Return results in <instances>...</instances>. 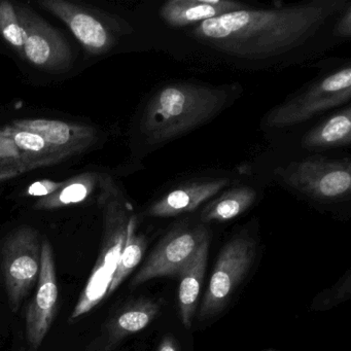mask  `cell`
<instances>
[{
	"label": "cell",
	"mask_w": 351,
	"mask_h": 351,
	"mask_svg": "<svg viewBox=\"0 0 351 351\" xmlns=\"http://www.w3.org/2000/svg\"><path fill=\"white\" fill-rule=\"evenodd\" d=\"M348 5L345 0H313L275 9L244 8L202 22L191 34L232 58L269 60L302 48Z\"/></svg>",
	"instance_id": "obj_1"
},
{
	"label": "cell",
	"mask_w": 351,
	"mask_h": 351,
	"mask_svg": "<svg viewBox=\"0 0 351 351\" xmlns=\"http://www.w3.org/2000/svg\"><path fill=\"white\" fill-rule=\"evenodd\" d=\"M228 178H199L186 180L164 192L149 206V215L172 217L193 213L207 204L231 184Z\"/></svg>",
	"instance_id": "obj_9"
},
{
	"label": "cell",
	"mask_w": 351,
	"mask_h": 351,
	"mask_svg": "<svg viewBox=\"0 0 351 351\" xmlns=\"http://www.w3.org/2000/svg\"><path fill=\"white\" fill-rule=\"evenodd\" d=\"M160 306L152 300L129 304L112 318L106 326V349L116 346L131 335L145 330L159 315Z\"/></svg>",
	"instance_id": "obj_12"
},
{
	"label": "cell",
	"mask_w": 351,
	"mask_h": 351,
	"mask_svg": "<svg viewBox=\"0 0 351 351\" xmlns=\"http://www.w3.org/2000/svg\"><path fill=\"white\" fill-rule=\"evenodd\" d=\"M75 36L90 48L100 49L108 42V34L104 26L94 18L79 14L71 24Z\"/></svg>",
	"instance_id": "obj_17"
},
{
	"label": "cell",
	"mask_w": 351,
	"mask_h": 351,
	"mask_svg": "<svg viewBox=\"0 0 351 351\" xmlns=\"http://www.w3.org/2000/svg\"><path fill=\"white\" fill-rule=\"evenodd\" d=\"M256 199L258 193L252 186H239L226 189L205 204L201 211V221L204 223L231 221L248 210Z\"/></svg>",
	"instance_id": "obj_14"
},
{
	"label": "cell",
	"mask_w": 351,
	"mask_h": 351,
	"mask_svg": "<svg viewBox=\"0 0 351 351\" xmlns=\"http://www.w3.org/2000/svg\"><path fill=\"white\" fill-rule=\"evenodd\" d=\"M244 8L243 3L232 0H170L162 5L160 17L171 27L182 28Z\"/></svg>",
	"instance_id": "obj_10"
},
{
	"label": "cell",
	"mask_w": 351,
	"mask_h": 351,
	"mask_svg": "<svg viewBox=\"0 0 351 351\" xmlns=\"http://www.w3.org/2000/svg\"><path fill=\"white\" fill-rule=\"evenodd\" d=\"M15 141L18 147L32 152L40 151V149H44L45 145H46L44 139H43L40 135L36 134V133H18V134L16 135Z\"/></svg>",
	"instance_id": "obj_21"
},
{
	"label": "cell",
	"mask_w": 351,
	"mask_h": 351,
	"mask_svg": "<svg viewBox=\"0 0 351 351\" xmlns=\"http://www.w3.org/2000/svg\"><path fill=\"white\" fill-rule=\"evenodd\" d=\"M112 278V275L108 274L104 269L94 267L89 280L71 313V322H75L91 311L104 298L108 297Z\"/></svg>",
	"instance_id": "obj_16"
},
{
	"label": "cell",
	"mask_w": 351,
	"mask_h": 351,
	"mask_svg": "<svg viewBox=\"0 0 351 351\" xmlns=\"http://www.w3.org/2000/svg\"><path fill=\"white\" fill-rule=\"evenodd\" d=\"M350 272H347L344 278L336 283L326 291H322L314 299L311 308L313 310H328L350 297Z\"/></svg>",
	"instance_id": "obj_18"
},
{
	"label": "cell",
	"mask_w": 351,
	"mask_h": 351,
	"mask_svg": "<svg viewBox=\"0 0 351 351\" xmlns=\"http://www.w3.org/2000/svg\"><path fill=\"white\" fill-rule=\"evenodd\" d=\"M351 141V108L336 112L308 131L302 139L304 147L311 151L348 147Z\"/></svg>",
	"instance_id": "obj_13"
},
{
	"label": "cell",
	"mask_w": 351,
	"mask_h": 351,
	"mask_svg": "<svg viewBox=\"0 0 351 351\" xmlns=\"http://www.w3.org/2000/svg\"><path fill=\"white\" fill-rule=\"evenodd\" d=\"M29 194L34 195V196H43V195L48 194V191L45 188V186H43V184L36 182V184L30 186Z\"/></svg>",
	"instance_id": "obj_26"
},
{
	"label": "cell",
	"mask_w": 351,
	"mask_h": 351,
	"mask_svg": "<svg viewBox=\"0 0 351 351\" xmlns=\"http://www.w3.org/2000/svg\"><path fill=\"white\" fill-rule=\"evenodd\" d=\"M236 86L171 82L161 86L149 100L143 128L154 143H169L219 116L236 97Z\"/></svg>",
	"instance_id": "obj_2"
},
{
	"label": "cell",
	"mask_w": 351,
	"mask_h": 351,
	"mask_svg": "<svg viewBox=\"0 0 351 351\" xmlns=\"http://www.w3.org/2000/svg\"><path fill=\"white\" fill-rule=\"evenodd\" d=\"M335 34L338 38H349L351 36V7L350 3L337 17L335 23Z\"/></svg>",
	"instance_id": "obj_22"
},
{
	"label": "cell",
	"mask_w": 351,
	"mask_h": 351,
	"mask_svg": "<svg viewBox=\"0 0 351 351\" xmlns=\"http://www.w3.org/2000/svg\"><path fill=\"white\" fill-rule=\"evenodd\" d=\"M145 248H147V239H145V236L136 235L134 233V221L132 219L129 223L128 235H127L124 250L121 254L118 264H117L114 274H112L108 297L119 289L123 281L141 262L143 254H145Z\"/></svg>",
	"instance_id": "obj_15"
},
{
	"label": "cell",
	"mask_w": 351,
	"mask_h": 351,
	"mask_svg": "<svg viewBox=\"0 0 351 351\" xmlns=\"http://www.w3.org/2000/svg\"><path fill=\"white\" fill-rule=\"evenodd\" d=\"M279 176L287 186L316 200H341L350 195L349 160H302L283 168Z\"/></svg>",
	"instance_id": "obj_4"
},
{
	"label": "cell",
	"mask_w": 351,
	"mask_h": 351,
	"mask_svg": "<svg viewBox=\"0 0 351 351\" xmlns=\"http://www.w3.org/2000/svg\"><path fill=\"white\" fill-rule=\"evenodd\" d=\"M350 98L351 67L347 64L312 82L303 91L275 106L266 114L264 123L269 128L295 126L348 104Z\"/></svg>",
	"instance_id": "obj_3"
},
{
	"label": "cell",
	"mask_w": 351,
	"mask_h": 351,
	"mask_svg": "<svg viewBox=\"0 0 351 351\" xmlns=\"http://www.w3.org/2000/svg\"><path fill=\"white\" fill-rule=\"evenodd\" d=\"M210 236L201 243L196 254L184 265L178 274L180 287H178V306L182 324L186 328L192 326L197 304L200 295L202 281L206 271L208 260Z\"/></svg>",
	"instance_id": "obj_11"
},
{
	"label": "cell",
	"mask_w": 351,
	"mask_h": 351,
	"mask_svg": "<svg viewBox=\"0 0 351 351\" xmlns=\"http://www.w3.org/2000/svg\"><path fill=\"white\" fill-rule=\"evenodd\" d=\"M32 128L36 131V134L40 135L45 143H57L62 145L69 138V129L66 125L58 122H36Z\"/></svg>",
	"instance_id": "obj_19"
},
{
	"label": "cell",
	"mask_w": 351,
	"mask_h": 351,
	"mask_svg": "<svg viewBox=\"0 0 351 351\" xmlns=\"http://www.w3.org/2000/svg\"><path fill=\"white\" fill-rule=\"evenodd\" d=\"M209 236L208 229L203 225H180L174 228L149 254L133 277L131 285L138 287L152 279L178 276L184 265Z\"/></svg>",
	"instance_id": "obj_7"
},
{
	"label": "cell",
	"mask_w": 351,
	"mask_h": 351,
	"mask_svg": "<svg viewBox=\"0 0 351 351\" xmlns=\"http://www.w3.org/2000/svg\"><path fill=\"white\" fill-rule=\"evenodd\" d=\"M256 254V243L248 236L228 242L215 263L199 310V319L213 318L223 309L250 270Z\"/></svg>",
	"instance_id": "obj_5"
},
{
	"label": "cell",
	"mask_w": 351,
	"mask_h": 351,
	"mask_svg": "<svg viewBox=\"0 0 351 351\" xmlns=\"http://www.w3.org/2000/svg\"><path fill=\"white\" fill-rule=\"evenodd\" d=\"M42 264V245L32 230H21L3 243L0 265L10 306L14 312L21 307L38 283Z\"/></svg>",
	"instance_id": "obj_6"
},
{
	"label": "cell",
	"mask_w": 351,
	"mask_h": 351,
	"mask_svg": "<svg viewBox=\"0 0 351 351\" xmlns=\"http://www.w3.org/2000/svg\"><path fill=\"white\" fill-rule=\"evenodd\" d=\"M86 195H87V189L85 186L80 184H71L61 193L60 200L65 204L80 202L86 198Z\"/></svg>",
	"instance_id": "obj_23"
},
{
	"label": "cell",
	"mask_w": 351,
	"mask_h": 351,
	"mask_svg": "<svg viewBox=\"0 0 351 351\" xmlns=\"http://www.w3.org/2000/svg\"><path fill=\"white\" fill-rule=\"evenodd\" d=\"M23 30L17 24H11L3 30V36L7 38L8 42L13 44L14 46H21L24 43Z\"/></svg>",
	"instance_id": "obj_24"
},
{
	"label": "cell",
	"mask_w": 351,
	"mask_h": 351,
	"mask_svg": "<svg viewBox=\"0 0 351 351\" xmlns=\"http://www.w3.org/2000/svg\"><path fill=\"white\" fill-rule=\"evenodd\" d=\"M25 52L30 61L43 65L50 58L51 48L48 42L40 36H32L26 40Z\"/></svg>",
	"instance_id": "obj_20"
},
{
	"label": "cell",
	"mask_w": 351,
	"mask_h": 351,
	"mask_svg": "<svg viewBox=\"0 0 351 351\" xmlns=\"http://www.w3.org/2000/svg\"><path fill=\"white\" fill-rule=\"evenodd\" d=\"M36 297L26 313V337L34 350H38L48 335L58 310L59 289L52 246L42 245V264L36 283Z\"/></svg>",
	"instance_id": "obj_8"
},
{
	"label": "cell",
	"mask_w": 351,
	"mask_h": 351,
	"mask_svg": "<svg viewBox=\"0 0 351 351\" xmlns=\"http://www.w3.org/2000/svg\"><path fill=\"white\" fill-rule=\"evenodd\" d=\"M158 351H178V345L172 337H165L160 343Z\"/></svg>",
	"instance_id": "obj_25"
}]
</instances>
